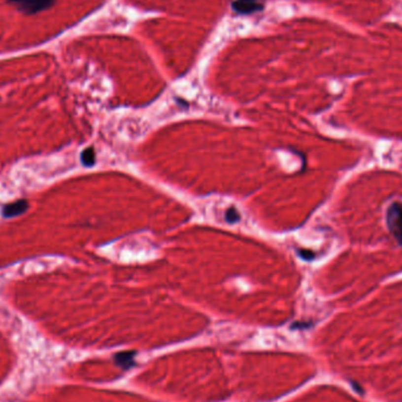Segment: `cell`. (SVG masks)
Here are the masks:
<instances>
[{
	"label": "cell",
	"instance_id": "7",
	"mask_svg": "<svg viewBox=\"0 0 402 402\" xmlns=\"http://www.w3.org/2000/svg\"><path fill=\"white\" fill-rule=\"evenodd\" d=\"M225 218H226V220L230 222V224H235L236 221L240 220V214L237 213V211L234 207H231V208H228L226 211Z\"/></svg>",
	"mask_w": 402,
	"mask_h": 402
},
{
	"label": "cell",
	"instance_id": "2",
	"mask_svg": "<svg viewBox=\"0 0 402 402\" xmlns=\"http://www.w3.org/2000/svg\"><path fill=\"white\" fill-rule=\"evenodd\" d=\"M8 2L24 13L35 14L52 7L56 0H8Z\"/></svg>",
	"mask_w": 402,
	"mask_h": 402
},
{
	"label": "cell",
	"instance_id": "4",
	"mask_svg": "<svg viewBox=\"0 0 402 402\" xmlns=\"http://www.w3.org/2000/svg\"><path fill=\"white\" fill-rule=\"evenodd\" d=\"M27 208H29V202L26 200H18L2 207V215L5 218L18 217V215L24 214Z\"/></svg>",
	"mask_w": 402,
	"mask_h": 402
},
{
	"label": "cell",
	"instance_id": "3",
	"mask_svg": "<svg viewBox=\"0 0 402 402\" xmlns=\"http://www.w3.org/2000/svg\"><path fill=\"white\" fill-rule=\"evenodd\" d=\"M264 6V0H235L233 4L234 10L239 13H253L261 10Z\"/></svg>",
	"mask_w": 402,
	"mask_h": 402
},
{
	"label": "cell",
	"instance_id": "1",
	"mask_svg": "<svg viewBox=\"0 0 402 402\" xmlns=\"http://www.w3.org/2000/svg\"><path fill=\"white\" fill-rule=\"evenodd\" d=\"M386 224L395 240L402 245V202H393L386 213Z\"/></svg>",
	"mask_w": 402,
	"mask_h": 402
},
{
	"label": "cell",
	"instance_id": "6",
	"mask_svg": "<svg viewBox=\"0 0 402 402\" xmlns=\"http://www.w3.org/2000/svg\"><path fill=\"white\" fill-rule=\"evenodd\" d=\"M81 163L85 166H93L94 163H96V152L92 147H88L86 150L83 151L80 157Z\"/></svg>",
	"mask_w": 402,
	"mask_h": 402
},
{
	"label": "cell",
	"instance_id": "5",
	"mask_svg": "<svg viewBox=\"0 0 402 402\" xmlns=\"http://www.w3.org/2000/svg\"><path fill=\"white\" fill-rule=\"evenodd\" d=\"M133 355H134L133 352H123V353H119V354L115 355V361L118 362V365H119V366H120V367L130 368V367H132L133 365H134Z\"/></svg>",
	"mask_w": 402,
	"mask_h": 402
}]
</instances>
